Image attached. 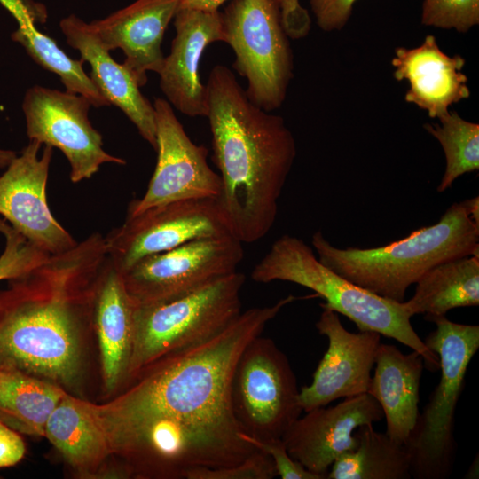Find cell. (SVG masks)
I'll return each instance as SVG.
<instances>
[{
	"label": "cell",
	"mask_w": 479,
	"mask_h": 479,
	"mask_svg": "<svg viewBox=\"0 0 479 479\" xmlns=\"http://www.w3.org/2000/svg\"><path fill=\"white\" fill-rule=\"evenodd\" d=\"M29 140L0 176V215L36 248L56 255L77 242L52 216L46 186L52 147Z\"/></svg>",
	"instance_id": "14"
},
{
	"label": "cell",
	"mask_w": 479,
	"mask_h": 479,
	"mask_svg": "<svg viewBox=\"0 0 479 479\" xmlns=\"http://www.w3.org/2000/svg\"><path fill=\"white\" fill-rule=\"evenodd\" d=\"M413 296L404 302L411 317H444L459 307L479 304V255H468L441 263L426 271L415 283Z\"/></svg>",
	"instance_id": "23"
},
{
	"label": "cell",
	"mask_w": 479,
	"mask_h": 479,
	"mask_svg": "<svg viewBox=\"0 0 479 479\" xmlns=\"http://www.w3.org/2000/svg\"><path fill=\"white\" fill-rule=\"evenodd\" d=\"M0 3L12 14L19 25L12 35V40L20 43L38 65L57 75L66 90L85 97L92 106H109L83 70L84 62L68 57L52 38L36 28V16L25 0H0Z\"/></svg>",
	"instance_id": "25"
},
{
	"label": "cell",
	"mask_w": 479,
	"mask_h": 479,
	"mask_svg": "<svg viewBox=\"0 0 479 479\" xmlns=\"http://www.w3.org/2000/svg\"><path fill=\"white\" fill-rule=\"evenodd\" d=\"M231 234L218 200L194 199L149 208L106 237L111 264L123 273L141 259L186 242ZM232 235V234H231Z\"/></svg>",
	"instance_id": "11"
},
{
	"label": "cell",
	"mask_w": 479,
	"mask_h": 479,
	"mask_svg": "<svg viewBox=\"0 0 479 479\" xmlns=\"http://www.w3.org/2000/svg\"><path fill=\"white\" fill-rule=\"evenodd\" d=\"M177 4V0H136L90 23L108 51H122V64L140 87L147 82V72L159 74L162 67L165 57L161 43Z\"/></svg>",
	"instance_id": "18"
},
{
	"label": "cell",
	"mask_w": 479,
	"mask_h": 479,
	"mask_svg": "<svg viewBox=\"0 0 479 479\" xmlns=\"http://www.w3.org/2000/svg\"><path fill=\"white\" fill-rule=\"evenodd\" d=\"M259 283L288 281L311 289L327 307L350 319L359 331H373L420 353L431 371L439 369L438 356L429 349L411 323L404 302L386 299L340 276L324 264L303 240L288 234L279 238L254 267Z\"/></svg>",
	"instance_id": "5"
},
{
	"label": "cell",
	"mask_w": 479,
	"mask_h": 479,
	"mask_svg": "<svg viewBox=\"0 0 479 479\" xmlns=\"http://www.w3.org/2000/svg\"><path fill=\"white\" fill-rule=\"evenodd\" d=\"M421 23L467 33L479 24V0H424Z\"/></svg>",
	"instance_id": "30"
},
{
	"label": "cell",
	"mask_w": 479,
	"mask_h": 479,
	"mask_svg": "<svg viewBox=\"0 0 479 479\" xmlns=\"http://www.w3.org/2000/svg\"><path fill=\"white\" fill-rule=\"evenodd\" d=\"M431 322L436 327L424 342L438 356L441 376L406 444L411 475L416 479H444L452 471L455 409L467 366L479 349V326L455 323L445 316Z\"/></svg>",
	"instance_id": "6"
},
{
	"label": "cell",
	"mask_w": 479,
	"mask_h": 479,
	"mask_svg": "<svg viewBox=\"0 0 479 479\" xmlns=\"http://www.w3.org/2000/svg\"><path fill=\"white\" fill-rule=\"evenodd\" d=\"M229 0H177V10L196 9L215 11Z\"/></svg>",
	"instance_id": "36"
},
{
	"label": "cell",
	"mask_w": 479,
	"mask_h": 479,
	"mask_svg": "<svg viewBox=\"0 0 479 479\" xmlns=\"http://www.w3.org/2000/svg\"><path fill=\"white\" fill-rule=\"evenodd\" d=\"M438 119L440 124L426 123L424 129L444 153L445 170L436 188L443 192L460 176L479 169V124L463 119L455 111Z\"/></svg>",
	"instance_id": "28"
},
{
	"label": "cell",
	"mask_w": 479,
	"mask_h": 479,
	"mask_svg": "<svg viewBox=\"0 0 479 479\" xmlns=\"http://www.w3.org/2000/svg\"><path fill=\"white\" fill-rule=\"evenodd\" d=\"M283 28L289 39L298 40L308 35L311 27L309 12L299 0H279Z\"/></svg>",
	"instance_id": "34"
},
{
	"label": "cell",
	"mask_w": 479,
	"mask_h": 479,
	"mask_svg": "<svg viewBox=\"0 0 479 479\" xmlns=\"http://www.w3.org/2000/svg\"><path fill=\"white\" fill-rule=\"evenodd\" d=\"M357 0H309L316 23L325 32L342 29Z\"/></svg>",
	"instance_id": "33"
},
{
	"label": "cell",
	"mask_w": 479,
	"mask_h": 479,
	"mask_svg": "<svg viewBox=\"0 0 479 479\" xmlns=\"http://www.w3.org/2000/svg\"><path fill=\"white\" fill-rule=\"evenodd\" d=\"M357 447L340 455L326 479H409L411 459L405 444L365 424L355 431Z\"/></svg>",
	"instance_id": "27"
},
{
	"label": "cell",
	"mask_w": 479,
	"mask_h": 479,
	"mask_svg": "<svg viewBox=\"0 0 479 479\" xmlns=\"http://www.w3.org/2000/svg\"><path fill=\"white\" fill-rule=\"evenodd\" d=\"M156 117L157 163L147 190L130 202L127 216L160 205L220 197L219 174L208 164V149L187 136L172 106L163 98L153 103Z\"/></svg>",
	"instance_id": "13"
},
{
	"label": "cell",
	"mask_w": 479,
	"mask_h": 479,
	"mask_svg": "<svg viewBox=\"0 0 479 479\" xmlns=\"http://www.w3.org/2000/svg\"><path fill=\"white\" fill-rule=\"evenodd\" d=\"M311 243L319 262L333 271L373 294L402 302L409 287L432 267L479 255V223L464 200L452 203L437 223L381 247L339 248L320 231L312 235Z\"/></svg>",
	"instance_id": "4"
},
{
	"label": "cell",
	"mask_w": 479,
	"mask_h": 479,
	"mask_svg": "<svg viewBox=\"0 0 479 479\" xmlns=\"http://www.w3.org/2000/svg\"><path fill=\"white\" fill-rule=\"evenodd\" d=\"M243 254L242 242L231 234L203 238L146 256L121 274L134 304L152 305L236 271Z\"/></svg>",
	"instance_id": "10"
},
{
	"label": "cell",
	"mask_w": 479,
	"mask_h": 479,
	"mask_svg": "<svg viewBox=\"0 0 479 479\" xmlns=\"http://www.w3.org/2000/svg\"><path fill=\"white\" fill-rule=\"evenodd\" d=\"M25 452L26 445L22 437L0 420V468L16 465Z\"/></svg>",
	"instance_id": "35"
},
{
	"label": "cell",
	"mask_w": 479,
	"mask_h": 479,
	"mask_svg": "<svg viewBox=\"0 0 479 479\" xmlns=\"http://www.w3.org/2000/svg\"><path fill=\"white\" fill-rule=\"evenodd\" d=\"M466 60L444 52L434 35H428L414 48L397 47L392 58L396 80L408 81L404 99L440 118L455 103L470 97L467 77L462 72Z\"/></svg>",
	"instance_id": "20"
},
{
	"label": "cell",
	"mask_w": 479,
	"mask_h": 479,
	"mask_svg": "<svg viewBox=\"0 0 479 479\" xmlns=\"http://www.w3.org/2000/svg\"><path fill=\"white\" fill-rule=\"evenodd\" d=\"M90 106L82 95L39 85L27 90L22 103L29 140L59 149L73 183L90 178L105 163H126L104 150L102 136L89 119Z\"/></svg>",
	"instance_id": "12"
},
{
	"label": "cell",
	"mask_w": 479,
	"mask_h": 479,
	"mask_svg": "<svg viewBox=\"0 0 479 479\" xmlns=\"http://www.w3.org/2000/svg\"><path fill=\"white\" fill-rule=\"evenodd\" d=\"M233 68L247 81L248 98L267 112L279 108L293 77L294 58L279 0H232L222 12Z\"/></svg>",
	"instance_id": "8"
},
{
	"label": "cell",
	"mask_w": 479,
	"mask_h": 479,
	"mask_svg": "<svg viewBox=\"0 0 479 479\" xmlns=\"http://www.w3.org/2000/svg\"><path fill=\"white\" fill-rule=\"evenodd\" d=\"M15 157V152L6 149H0V168L7 167Z\"/></svg>",
	"instance_id": "37"
},
{
	"label": "cell",
	"mask_w": 479,
	"mask_h": 479,
	"mask_svg": "<svg viewBox=\"0 0 479 479\" xmlns=\"http://www.w3.org/2000/svg\"><path fill=\"white\" fill-rule=\"evenodd\" d=\"M0 233L5 240L0 255V281L26 275L51 255L33 246L4 219H0Z\"/></svg>",
	"instance_id": "29"
},
{
	"label": "cell",
	"mask_w": 479,
	"mask_h": 479,
	"mask_svg": "<svg viewBox=\"0 0 479 479\" xmlns=\"http://www.w3.org/2000/svg\"><path fill=\"white\" fill-rule=\"evenodd\" d=\"M44 436L83 475H94L110 455L106 438L83 400L67 392L48 418Z\"/></svg>",
	"instance_id": "24"
},
{
	"label": "cell",
	"mask_w": 479,
	"mask_h": 479,
	"mask_svg": "<svg viewBox=\"0 0 479 479\" xmlns=\"http://www.w3.org/2000/svg\"><path fill=\"white\" fill-rule=\"evenodd\" d=\"M66 391L17 370L0 368V420L17 432L44 436V428Z\"/></svg>",
	"instance_id": "26"
},
{
	"label": "cell",
	"mask_w": 479,
	"mask_h": 479,
	"mask_svg": "<svg viewBox=\"0 0 479 479\" xmlns=\"http://www.w3.org/2000/svg\"><path fill=\"white\" fill-rule=\"evenodd\" d=\"M176 35L164 58L160 87L168 102L180 113L205 116L208 113L206 85L200 78V62L212 43L226 39L222 12L218 10H177L174 16Z\"/></svg>",
	"instance_id": "17"
},
{
	"label": "cell",
	"mask_w": 479,
	"mask_h": 479,
	"mask_svg": "<svg viewBox=\"0 0 479 479\" xmlns=\"http://www.w3.org/2000/svg\"><path fill=\"white\" fill-rule=\"evenodd\" d=\"M247 440L256 450L261 451L271 459L277 475L282 479H324L323 476L306 469L300 462L294 460L288 453L286 444L281 439L262 441L255 439L247 433L243 434Z\"/></svg>",
	"instance_id": "32"
},
{
	"label": "cell",
	"mask_w": 479,
	"mask_h": 479,
	"mask_svg": "<svg viewBox=\"0 0 479 479\" xmlns=\"http://www.w3.org/2000/svg\"><path fill=\"white\" fill-rule=\"evenodd\" d=\"M276 476L277 472L270 456L256 450L238 464L194 469L186 475L185 479H271Z\"/></svg>",
	"instance_id": "31"
},
{
	"label": "cell",
	"mask_w": 479,
	"mask_h": 479,
	"mask_svg": "<svg viewBox=\"0 0 479 479\" xmlns=\"http://www.w3.org/2000/svg\"><path fill=\"white\" fill-rule=\"evenodd\" d=\"M316 328L328 340V348L319 361L310 385L300 389L302 412L326 406L339 398L367 392L371 371L381 343L373 331L352 333L342 326L339 315L325 307Z\"/></svg>",
	"instance_id": "15"
},
{
	"label": "cell",
	"mask_w": 479,
	"mask_h": 479,
	"mask_svg": "<svg viewBox=\"0 0 479 479\" xmlns=\"http://www.w3.org/2000/svg\"><path fill=\"white\" fill-rule=\"evenodd\" d=\"M59 27L67 43L77 50L81 60L91 67L90 77L109 105L119 107L133 122L141 137L156 151V117L153 104L140 91L131 72L117 63L90 23L71 14Z\"/></svg>",
	"instance_id": "19"
},
{
	"label": "cell",
	"mask_w": 479,
	"mask_h": 479,
	"mask_svg": "<svg viewBox=\"0 0 479 479\" xmlns=\"http://www.w3.org/2000/svg\"><path fill=\"white\" fill-rule=\"evenodd\" d=\"M107 263L105 237L93 232L9 280L0 290V368L74 386L82 368L81 339L93 323Z\"/></svg>",
	"instance_id": "2"
},
{
	"label": "cell",
	"mask_w": 479,
	"mask_h": 479,
	"mask_svg": "<svg viewBox=\"0 0 479 479\" xmlns=\"http://www.w3.org/2000/svg\"><path fill=\"white\" fill-rule=\"evenodd\" d=\"M382 418L379 403L364 393L345 397L334 406L305 412L287 430L282 440L294 460L326 479L334 460L357 447V428Z\"/></svg>",
	"instance_id": "16"
},
{
	"label": "cell",
	"mask_w": 479,
	"mask_h": 479,
	"mask_svg": "<svg viewBox=\"0 0 479 479\" xmlns=\"http://www.w3.org/2000/svg\"><path fill=\"white\" fill-rule=\"evenodd\" d=\"M214 162L220 171L217 199L230 232L242 243L272 228L278 201L296 157L282 116L255 105L225 66L216 65L206 84Z\"/></svg>",
	"instance_id": "3"
},
{
	"label": "cell",
	"mask_w": 479,
	"mask_h": 479,
	"mask_svg": "<svg viewBox=\"0 0 479 479\" xmlns=\"http://www.w3.org/2000/svg\"><path fill=\"white\" fill-rule=\"evenodd\" d=\"M135 304L122 277L109 259L98 288L93 309L105 389L114 392L128 381L134 341Z\"/></svg>",
	"instance_id": "22"
},
{
	"label": "cell",
	"mask_w": 479,
	"mask_h": 479,
	"mask_svg": "<svg viewBox=\"0 0 479 479\" xmlns=\"http://www.w3.org/2000/svg\"><path fill=\"white\" fill-rule=\"evenodd\" d=\"M297 299L241 311L212 337L144 367L108 403L83 400L110 455L125 458L140 477L185 479L192 470L233 466L255 452L232 410V374L247 344Z\"/></svg>",
	"instance_id": "1"
},
{
	"label": "cell",
	"mask_w": 479,
	"mask_h": 479,
	"mask_svg": "<svg viewBox=\"0 0 479 479\" xmlns=\"http://www.w3.org/2000/svg\"><path fill=\"white\" fill-rule=\"evenodd\" d=\"M367 392L380 404L387 435L407 444L419 417L420 385L424 359L415 350L404 354L393 344L380 343Z\"/></svg>",
	"instance_id": "21"
},
{
	"label": "cell",
	"mask_w": 479,
	"mask_h": 479,
	"mask_svg": "<svg viewBox=\"0 0 479 479\" xmlns=\"http://www.w3.org/2000/svg\"><path fill=\"white\" fill-rule=\"evenodd\" d=\"M244 282L245 275L236 271L173 300L135 305L128 381L155 360L198 344L227 326L241 312Z\"/></svg>",
	"instance_id": "7"
},
{
	"label": "cell",
	"mask_w": 479,
	"mask_h": 479,
	"mask_svg": "<svg viewBox=\"0 0 479 479\" xmlns=\"http://www.w3.org/2000/svg\"><path fill=\"white\" fill-rule=\"evenodd\" d=\"M296 376L276 342L260 335L242 351L232 374L231 402L234 415L249 436L281 439L302 409Z\"/></svg>",
	"instance_id": "9"
}]
</instances>
